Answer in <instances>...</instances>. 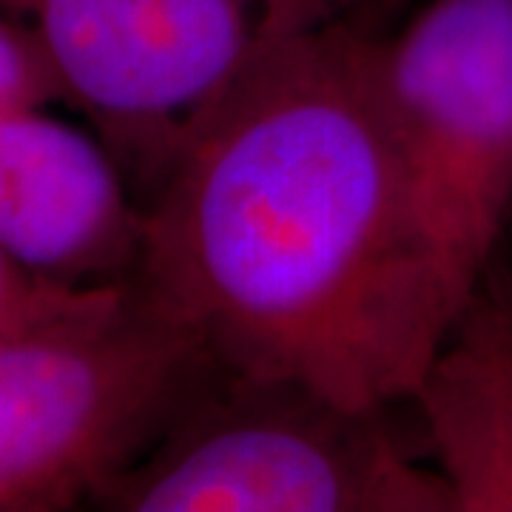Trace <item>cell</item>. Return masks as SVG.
Segmentation results:
<instances>
[{
    "instance_id": "cell-1",
    "label": "cell",
    "mask_w": 512,
    "mask_h": 512,
    "mask_svg": "<svg viewBox=\"0 0 512 512\" xmlns=\"http://www.w3.org/2000/svg\"><path fill=\"white\" fill-rule=\"evenodd\" d=\"M134 285L220 365L399 407L456 322L359 18L256 69L146 205Z\"/></svg>"
},
{
    "instance_id": "cell-2",
    "label": "cell",
    "mask_w": 512,
    "mask_h": 512,
    "mask_svg": "<svg viewBox=\"0 0 512 512\" xmlns=\"http://www.w3.org/2000/svg\"><path fill=\"white\" fill-rule=\"evenodd\" d=\"M288 376L208 362L160 436L103 490L117 512H456L390 419Z\"/></svg>"
},
{
    "instance_id": "cell-3",
    "label": "cell",
    "mask_w": 512,
    "mask_h": 512,
    "mask_svg": "<svg viewBox=\"0 0 512 512\" xmlns=\"http://www.w3.org/2000/svg\"><path fill=\"white\" fill-rule=\"evenodd\" d=\"M367 0H0L146 208L242 83Z\"/></svg>"
},
{
    "instance_id": "cell-4",
    "label": "cell",
    "mask_w": 512,
    "mask_h": 512,
    "mask_svg": "<svg viewBox=\"0 0 512 512\" xmlns=\"http://www.w3.org/2000/svg\"><path fill=\"white\" fill-rule=\"evenodd\" d=\"M208 362L134 282L74 319L0 333V512L97 504Z\"/></svg>"
},
{
    "instance_id": "cell-5",
    "label": "cell",
    "mask_w": 512,
    "mask_h": 512,
    "mask_svg": "<svg viewBox=\"0 0 512 512\" xmlns=\"http://www.w3.org/2000/svg\"><path fill=\"white\" fill-rule=\"evenodd\" d=\"M379 86L421 239L458 313L512 211V0H427L379 37Z\"/></svg>"
},
{
    "instance_id": "cell-6",
    "label": "cell",
    "mask_w": 512,
    "mask_h": 512,
    "mask_svg": "<svg viewBox=\"0 0 512 512\" xmlns=\"http://www.w3.org/2000/svg\"><path fill=\"white\" fill-rule=\"evenodd\" d=\"M146 208L92 128L49 106L0 111V254L63 288L140 274Z\"/></svg>"
},
{
    "instance_id": "cell-7",
    "label": "cell",
    "mask_w": 512,
    "mask_h": 512,
    "mask_svg": "<svg viewBox=\"0 0 512 512\" xmlns=\"http://www.w3.org/2000/svg\"><path fill=\"white\" fill-rule=\"evenodd\" d=\"M407 404L456 512H512V271L498 259Z\"/></svg>"
},
{
    "instance_id": "cell-8",
    "label": "cell",
    "mask_w": 512,
    "mask_h": 512,
    "mask_svg": "<svg viewBox=\"0 0 512 512\" xmlns=\"http://www.w3.org/2000/svg\"><path fill=\"white\" fill-rule=\"evenodd\" d=\"M131 285V282H128ZM114 288H63L55 282L37 279L0 254V333H26L74 319L109 302Z\"/></svg>"
},
{
    "instance_id": "cell-9",
    "label": "cell",
    "mask_w": 512,
    "mask_h": 512,
    "mask_svg": "<svg viewBox=\"0 0 512 512\" xmlns=\"http://www.w3.org/2000/svg\"><path fill=\"white\" fill-rule=\"evenodd\" d=\"M63 103V89L37 37L0 9V111Z\"/></svg>"
}]
</instances>
